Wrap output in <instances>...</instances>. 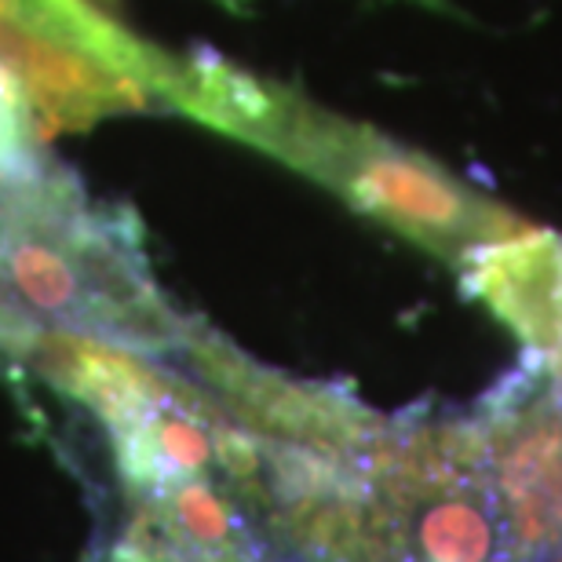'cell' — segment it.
I'll use <instances>...</instances> for the list:
<instances>
[{"label":"cell","instance_id":"6da1fadb","mask_svg":"<svg viewBox=\"0 0 562 562\" xmlns=\"http://www.w3.org/2000/svg\"><path fill=\"white\" fill-rule=\"evenodd\" d=\"M66 329L128 351L176 355L190 322L161 296L128 212L99 209L41 154L0 187V347Z\"/></svg>","mask_w":562,"mask_h":562}]
</instances>
